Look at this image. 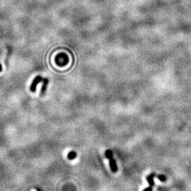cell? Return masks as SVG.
<instances>
[{
  "label": "cell",
  "instance_id": "7",
  "mask_svg": "<svg viewBox=\"0 0 191 191\" xmlns=\"http://www.w3.org/2000/svg\"><path fill=\"white\" fill-rule=\"evenodd\" d=\"M156 176L157 177V178H158L159 180L160 181H161V182H165V181H166V180H167L166 177L164 175L159 174V175H156Z\"/></svg>",
  "mask_w": 191,
  "mask_h": 191
},
{
  "label": "cell",
  "instance_id": "9",
  "mask_svg": "<svg viewBox=\"0 0 191 191\" xmlns=\"http://www.w3.org/2000/svg\"><path fill=\"white\" fill-rule=\"evenodd\" d=\"M1 70H2V67H1V65L0 64V72H1Z\"/></svg>",
  "mask_w": 191,
  "mask_h": 191
},
{
  "label": "cell",
  "instance_id": "3",
  "mask_svg": "<svg viewBox=\"0 0 191 191\" xmlns=\"http://www.w3.org/2000/svg\"><path fill=\"white\" fill-rule=\"evenodd\" d=\"M154 176H156V174H155V173H152L150 175H149L146 177L147 180V182L149 183L150 186L152 187L154 186Z\"/></svg>",
  "mask_w": 191,
  "mask_h": 191
},
{
  "label": "cell",
  "instance_id": "6",
  "mask_svg": "<svg viewBox=\"0 0 191 191\" xmlns=\"http://www.w3.org/2000/svg\"><path fill=\"white\" fill-rule=\"evenodd\" d=\"M105 154H106V158L109 159H111V158H112V157H113V152L111 151V149L106 150Z\"/></svg>",
  "mask_w": 191,
  "mask_h": 191
},
{
  "label": "cell",
  "instance_id": "2",
  "mask_svg": "<svg viewBox=\"0 0 191 191\" xmlns=\"http://www.w3.org/2000/svg\"><path fill=\"white\" fill-rule=\"evenodd\" d=\"M109 164L110 166H111V169L113 173H116V172L118 171V166L117 164H116V160L114 159V158L112 157V158L109 159Z\"/></svg>",
  "mask_w": 191,
  "mask_h": 191
},
{
  "label": "cell",
  "instance_id": "4",
  "mask_svg": "<svg viewBox=\"0 0 191 191\" xmlns=\"http://www.w3.org/2000/svg\"><path fill=\"white\" fill-rule=\"evenodd\" d=\"M48 79H43V87H42V89H41V94L42 95H43L45 93V91H46V89H47V87H48Z\"/></svg>",
  "mask_w": 191,
  "mask_h": 191
},
{
  "label": "cell",
  "instance_id": "8",
  "mask_svg": "<svg viewBox=\"0 0 191 191\" xmlns=\"http://www.w3.org/2000/svg\"><path fill=\"white\" fill-rule=\"evenodd\" d=\"M143 191H153V187L149 185V186L147 187H145V188L143 190Z\"/></svg>",
  "mask_w": 191,
  "mask_h": 191
},
{
  "label": "cell",
  "instance_id": "1",
  "mask_svg": "<svg viewBox=\"0 0 191 191\" xmlns=\"http://www.w3.org/2000/svg\"><path fill=\"white\" fill-rule=\"evenodd\" d=\"M42 80H43V79H42V77H40V76H37V77L33 79V82H32L31 85H30V91H32V92H35V91H36L37 85H38L40 82H41Z\"/></svg>",
  "mask_w": 191,
  "mask_h": 191
},
{
  "label": "cell",
  "instance_id": "5",
  "mask_svg": "<svg viewBox=\"0 0 191 191\" xmlns=\"http://www.w3.org/2000/svg\"><path fill=\"white\" fill-rule=\"evenodd\" d=\"M76 157H77V153L74 151L70 152V153L67 154V158H68L70 160H73L76 158Z\"/></svg>",
  "mask_w": 191,
  "mask_h": 191
}]
</instances>
